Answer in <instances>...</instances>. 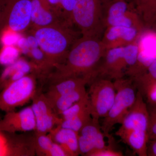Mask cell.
Masks as SVG:
<instances>
[{
	"instance_id": "cell-1",
	"label": "cell",
	"mask_w": 156,
	"mask_h": 156,
	"mask_svg": "<svg viewBox=\"0 0 156 156\" xmlns=\"http://www.w3.org/2000/svg\"><path fill=\"white\" fill-rule=\"evenodd\" d=\"M105 50L100 39L82 36L73 44L65 60L56 66L52 75L53 81L72 77L95 79L98 66Z\"/></svg>"
},
{
	"instance_id": "cell-2",
	"label": "cell",
	"mask_w": 156,
	"mask_h": 156,
	"mask_svg": "<svg viewBox=\"0 0 156 156\" xmlns=\"http://www.w3.org/2000/svg\"><path fill=\"white\" fill-rule=\"evenodd\" d=\"M73 26L62 24L33 29L39 48L53 67L64 61L74 43L80 37L78 36L80 32L75 30Z\"/></svg>"
},
{
	"instance_id": "cell-3",
	"label": "cell",
	"mask_w": 156,
	"mask_h": 156,
	"mask_svg": "<svg viewBox=\"0 0 156 156\" xmlns=\"http://www.w3.org/2000/svg\"><path fill=\"white\" fill-rule=\"evenodd\" d=\"M102 0H76L73 23L82 36L101 39L105 30Z\"/></svg>"
},
{
	"instance_id": "cell-4",
	"label": "cell",
	"mask_w": 156,
	"mask_h": 156,
	"mask_svg": "<svg viewBox=\"0 0 156 156\" xmlns=\"http://www.w3.org/2000/svg\"><path fill=\"white\" fill-rule=\"evenodd\" d=\"M138 41L126 47L105 51L98 66L95 79L105 78L115 80L124 77L127 69L137 60L139 53Z\"/></svg>"
},
{
	"instance_id": "cell-5",
	"label": "cell",
	"mask_w": 156,
	"mask_h": 156,
	"mask_svg": "<svg viewBox=\"0 0 156 156\" xmlns=\"http://www.w3.org/2000/svg\"><path fill=\"white\" fill-rule=\"evenodd\" d=\"M114 83L116 92L114 101L101 126L105 136L108 138L111 136L110 132L114 126L122 124L136 98V85L132 79L120 78L115 80Z\"/></svg>"
},
{
	"instance_id": "cell-6",
	"label": "cell",
	"mask_w": 156,
	"mask_h": 156,
	"mask_svg": "<svg viewBox=\"0 0 156 156\" xmlns=\"http://www.w3.org/2000/svg\"><path fill=\"white\" fill-rule=\"evenodd\" d=\"M32 0H0V34L9 30L20 33L30 27Z\"/></svg>"
},
{
	"instance_id": "cell-7",
	"label": "cell",
	"mask_w": 156,
	"mask_h": 156,
	"mask_svg": "<svg viewBox=\"0 0 156 156\" xmlns=\"http://www.w3.org/2000/svg\"><path fill=\"white\" fill-rule=\"evenodd\" d=\"M36 83L32 76L27 75L7 84L0 94V109L7 112L22 106L33 98Z\"/></svg>"
},
{
	"instance_id": "cell-8",
	"label": "cell",
	"mask_w": 156,
	"mask_h": 156,
	"mask_svg": "<svg viewBox=\"0 0 156 156\" xmlns=\"http://www.w3.org/2000/svg\"><path fill=\"white\" fill-rule=\"evenodd\" d=\"M89 95L90 111L92 119L99 120L106 116L115 97L114 82L110 79L97 78L90 83Z\"/></svg>"
},
{
	"instance_id": "cell-9",
	"label": "cell",
	"mask_w": 156,
	"mask_h": 156,
	"mask_svg": "<svg viewBox=\"0 0 156 156\" xmlns=\"http://www.w3.org/2000/svg\"><path fill=\"white\" fill-rule=\"evenodd\" d=\"M148 110L139 90L135 102L124 118L121 127L115 132L119 137L128 134H148Z\"/></svg>"
},
{
	"instance_id": "cell-10",
	"label": "cell",
	"mask_w": 156,
	"mask_h": 156,
	"mask_svg": "<svg viewBox=\"0 0 156 156\" xmlns=\"http://www.w3.org/2000/svg\"><path fill=\"white\" fill-rule=\"evenodd\" d=\"M139 53L136 63L128 68L126 75L135 79L144 73L156 60V30H144L138 41Z\"/></svg>"
},
{
	"instance_id": "cell-11",
	"label": "cell",
	"mask_w": 156,
	"mask_h": 156,
	"mask_svg": "<svg viewBox=\"0 0 156 156\" xmlns=\"http://www.w3.org/2000/svg\"><path fill=\"white\" fill-rule=\"evenodd\" d=\"M31 105L36 121L37 134H48L58 126L60 119L45 95L34 97Z\"/></svg>"
},
{
	"instance_id": "cell-12",
	"label": "cell",
	"mask_w": 156,
	"mask_h": 156,
	"mask_svg": "<svg viewBox=\"0 0 156 156\" xmlns=\"http://www.w3.org/2000/svg\"><path fill=\"white\" fill-rule=\"evenodd\" d=\"M99 120L92 118L78 132L80 154L89 156L92 153L107 145Z\"/></svg>"
},
{
	"instance_id": "cell-13",
	"label": "cell",
	"mask_w": 156,
	"mask_h": 156,
	"mask_svg": "<svg viewBox=\"0 0 156 156\" xmlns=\"http://www.w3.org/2000/svg\"><path fill=\"white\" fill-rule=\"evenodd\" d=\"M0 122V131L11 134L35 131L36 121L31 106L19 111L7 112Z\"/></svg>"
},
{
	"instance_id": "cell-14",
	"label": "cell",
	"mask_w": 156,
	"mask_h": 156,
	"mask_svg": "<svg viewBox=\"0 0 156 156\" xmlns=\"http://www.w3.org/2000/svg\"><path fill=\"white\" fill-rule=\"evenodd\" d=\"M143 31L134 27H109L105 29L101 41L105 51L126 47L137 41Z\"/></svg>"
},
{
	"instance_id": "cell-15",
	"label": "cell",
	"mask_w": 156,
	"mask_h": 156,
	"mask_svg": "<svg viewBox=\"0 0 156 156\" xmlns=\"http://www.w3.org/2000/svg\"><path fill=\"white\" fill-rule=\"evenodd\" d=\"M62 24L71 25L63 21L46 0H32L30 27L33 29Z\"/></svg>"
},
{
	"instance_id": "cell-16",
	"label": "cell",
	"mask_w": 156,
	"mask_h": 156,
	"mask_svg": "<svg viewBox=\"0 0 156 156\" xmlns=\"http://www.w3.org/2000/svg\"><path fill=\"white\" fill-rule=\"evenodd\" d=\"M35 153L34 140L23 136L12 143L0 131V156H31Z\"/></svg>"
},
{
	"instance_id": "cell-17",
	"label": "cell",
	"mask_w": 156,
	"mask_h": 156,
	"mask_svg": "<svg viewBox=\"0 0 156 156\" xmlns=\"http://www.w3.org/2000/svg\"><path fill=\"white\" fill-rule=\"evenodd\" d=\"M48 134L54 141L61 146L67 156L80 155L78 132L57 126Z\"/></svg>"
},
{
	"instance_id": "cell-18",
	"label": "cell",
	"mask_w": 156,
	"mask_h": 156,
	"mask_svg": "<svg viewBox=\"0 0 156 156\" xmlns=\"http://www.w3.org/2000/svg\"><path fill=\"white\" fill-rule=\"evenodd\" d=\"M89 79L84 77H72L62 79L54 82L45 96L50 102L59 96L74 91L90 84Z\"/></svg>"
},
{
	"instance_id": "cell-19",
	"label": "cell",
	"mask_w": 156,
	"mask_h": 156,
	"mask_svg": "<svg viewBox=\"0 0 156 156\" xmlns=\"http://www.w3.org/2000/svg\"><path fill=\"white\" fill-rule=\"evenodd\" d=\"M88 95L85 87L59 96L50 102L54 111L59 115Z\"/></svg>"
},
{
	"instance_id": "cell-20",
	"label": "cell",
	"mask_w": 156,
	"mask_h": 156,
	"mask_svg": "<svg viewBox=\"0 0 156 156\" xmlns=\"http://www.w3.org/2000/svg\"><path fill=\"white\" fill-rule=\"evenodd\" d=\"M133 8L127 0H111L107 3L105 7L103 6L105 28L108 27L112 21L124 16Z\"/></svg>"
},
{
	"instance_id": "cell-21",
	"label": "cell",
	"mask_w": 156,
	"mask_h": 156,
	"mask_svg": "<svg viewBox=\"0 0 156 156\" xmlns=\"http://www.w3.org/2000/svg\"><path fill=\"white\" fill-rule=\"evenodd\" d=\"M135 5L146 28L152 27L156 14V0H137Z\"/></svg>"
},
{
	"instance_id": "cell-22",
	"label": "cell",
	"mask_w": 156,
	"mask_h": 156,
	"mask_svg": "<svg viewBox=\"0 0 156 156\" xmlns=\"http://www.w3.org/2000/svg\"><path fill=\"white\" fill-rule=\"evenodd\" d=\"M48 5L64 22L74 25L72 15L76 0H46Z\"/></svg>"
},
{
	"instance_id": "cell-23",
	"label": "cell",
	"mask_w": 156,
	"mask_h": 156,
	"mask_svg": "<svg viewBox=\"0 0 156 156\" xmlns=\"http://www.w3.org/2000/svg\"><path fill=\"white\" fill-rule=\"evenodd\" d=\"M92 119L90 109H88L70 119H60L58 126L62 128L71 129L78 133L82 128Z\"/></svg>"
},
{
	"instance_id": "cell-24",
	"label": "cell",
	"mask_w": 156,
	"mask_h": 156,
	"mask_svg": "<svg viewBox=\"0 0 156 156\" xmlns=\"http://www.w3.org/2000/svg\"><path fill=\"white\" fill-rule=\"evenodd\" d=\"M88 109H90V107L89 95H88L82 100L62 112L58 115V116L61 120L67 119L80 114Z\"/></svg>"
},
{
	"instance_id": "cell-25",
	"label": "cell",
	"mask_w": 156,
	"mask_h": 156,
	"mask_svg": "<svg viewBox=\"0 0 156 156\" xmlns=\"http://www.w3.org/2000/svg\"><path fill=\"white\" fill-rule=\"evenodd\" d=\"M54 140L49 134H37L34 140L35 152L41 155L48 156Z\"/></svg>"
},
{
	"instance_id": "cell-26",
	"label": "cell",
	"mask_w": 156,
	"mask_h": 156,
	"mask_svg": "<svg viewBox=\"0 0 156 156\" xmlns=\"http://www.w3.org/2000/svg\"><path fill=\"white\" fill-rule=\"evenodd\" d=\"M5 46L0 53V63L9 66L18 59L19 52L17 49L11 46Z\"/></svg>"
},
{
	"instance_id": "cell-27",
	"label": "cell",
	"mask_w": 156,
	"mask_h": 156,
	"mask_svg": "<svg viewBox=\"0 0 156 156\" xmlns=\"http://www.w3.org/2000/svg\"><path fill=\"white\" fill-rule=\"evenodd\" d=\"M133 80L136 85L138 86L156 80V60L149 66L145 72L142 75Z\"/></svg>"
},
{
	"instance_id": "cell-28",
	"label": "cell",
	"mask_w": 156,
	"mask_h": 156,
	"mask_svg": "<svg viewBox=\"0 0 156 156\" xmlns=\"http://www.w3.org/2000/svg\"><path fill=\"white\" fill-rule=\"evenodd\" d=\"M141 89L146 95L149 103L151 105H156V80L149 82L144 85L140 86Z\"/></svg>"
},
{
	"instance_id": "cell-29",
	"label": "cell",
	"mask_w": 156,
	"mask_h": 156,
	"mask_svg": "<svg viewBox=\"0 0 156 156\" xmlns=\"http://www.w3.org/2000/svg\"><path fill=\"white\" fill-rule=\"evenodd\" d=\"M124 155L121 151L116 150L112 147V146H107L106 147L98 150L92 153L89 156H122Z\"/></svg>"
},
{
	"instance_id": "cell-30",
	"label": "cell",
	"mask_w": 156,
	"mask_h": 156,
	"mask_svg": "<svg viewBox=\"0 0 156 156\" xmlns=\"http://www.w3.org/2000/svg\"><path fill=\"white\" fill-rule=\"evenodd\" d=\"M48 156H67V155L61 146L54 141Z\"/></svg>"
},
{
	"instance_id": "cell-31",
	"label": "cell",
	"mask_w": 156,
	"mask_h": 156,
	"mask_svg": "<svg viewBox=\"0 0 156 156\" xmlns=\"http://www.w3.org/2000/svg\"><path fill=\"white\" fill-rule=\"evenodd\" d=\"M147 155L156 156V139L149 140L147 144Z\"/></svg>"
},
{
	"instance_id": "cell-32",
	"label": "cell",
	"mask_w": 156,
	"mask_h": 156,
	"mask_svg": "<svg viewBox=\"0 0 156 156\" xmlns=\"http://www.w3.org/2000/svg\"><path fill=\"white\" fill-rule=\"evenodd\" d=\"M131 1H133V2H134L135 3H135H136V1H137V0H131Z\"/></svg>"
},
{
	"instance_id": "cell-33",
	"label": "cell",
	"mask_w": 156,
	"mask_h": 156,
	"mask_svg": "<svg viewBox=\"0 0 156 156\" xmlns=\"http://www.w3.org/2000/svg\"><path fill=\"white\" fill-rule=\"evenodd\" d=\"M156 21V16H155V21H154V23H155V22Z\"/></svg>"
},
{
	"instance_id": "cell-34",
	"label": "cell",
	"mask_w": 156,
	"mask_h": 156,
	"mask_svg": "<svg viewBox=\"0 0 156 156\" xmlns=\"http://www.w3.org/2000/svg\"><path fill=\"white\" fill-rule=\"evenodd\" d=\"M154 25H155L156 26V21L155 22V23H154V25H153V26H154Z\"/></svg>"
}]
</instances>
